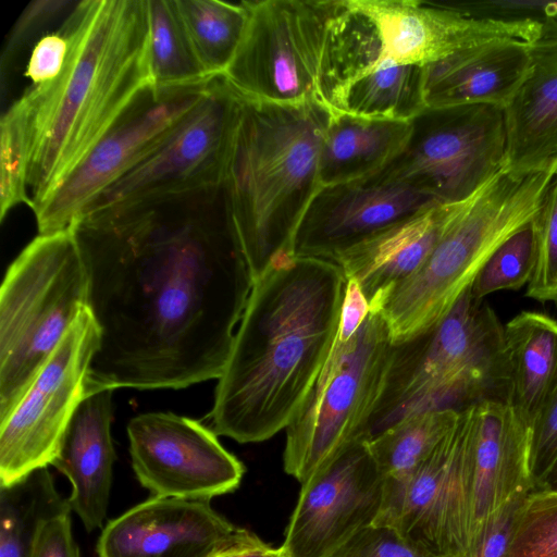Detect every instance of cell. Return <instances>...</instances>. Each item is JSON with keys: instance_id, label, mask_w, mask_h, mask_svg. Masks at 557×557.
Here are the masks:
<instances>
[{"instance_id": "484cf974", "label": "cell", "mask_w": 557, "mask_h": 557, "mask_svg": "<svg viewBox=\"0 0 557 557\" xmlns=\"http://www.w3.org/2000/svg\"><path fill=\"white\" fill-rule=\"evenodd\" d=\"M506 403L532 430L557 377V320L522 311L505 324Z\"/></svg>"}, {"instance_id": "603a6c76", "label": "cell", "mask_w": 557, "mask_h": 557, "mask_svg": "<svg viewBox=\"0 0 557 557\" xmlns=\"http://www.w3.org/2000/svg\"><path fill=\"white\" fill-rule=\"evenodd\" d=\"M456 203L431 205L341 251L331 261L347 280L357 282L370 307L424 263Z\"/></svg>"}, {"instance_id": "277c9868", "label": "cell", "mask_w": 557, "mask_h": 557, "mask_svg": "<svg viewBox=\"0 0 557 557\" xmlns=\"http://www.w3.org/2000/svg\"><path fill=\"white\" fill-rule=\"evenodd\" d=\"M330 116L321 102L288 106L243 96L221 189L253 280L276 256L292 253L321 188L319 156Z\"/></svg>"}, {"instance_id": "7a4b0ae2", "label": "cell", "mask_w": 557, "mask_h": 557, "mask_svg": "<svg viewBox=\"0 0 557 557\" xmlns=\"http://www.w3.org/2000/svg\"><path fill=\"white\" fill-rule=\"evenodd\" d=\"M347 278L330 260L276 256L253 280L208 418L259 443L286 429L333 347Z\"/></svg>"}, {"instance_id": "8992f818", "label": "cell", "mask_w": 557, "mask_h": 557, "mask_svg": "<svg viewBox=\"0 0 557 557\" xmlns=\"http://www.w3.org/2000/svg\"><path fill=\"white\" fill-rule=\"evenodd\" d=\"M507 383L505 325L469 288L435 326L393 343L363 442L409 416L506 401Z\"/></svg>"}, {"instance_id": "6da1fadb", "label": "cell", "mask_w": 557, "mask_h": 557, "mask_svg": "<svg viewBox=\"0 0 557 557\" xmlns=\"http://www.w3.org/2000/svg\"><path fill=\"white\" fill-rule=\"evenodd\" d=\"M72 230L100 333L86 394L219 379L253 283L221 186L88 212Z\"/></svg>"}, {"instance_id": "60d3db41", "label": "cell", "mask_w": 557, "mask_h": 557, "mask_svg": "<svg viewBox=\"0 0 557 557\" xmlns=\"http://www.w3.org/2000/svg\"><path fill=\"white\" fill-rule=\"evenodd\" d=\"M67 53L69 40L61 29L41 37L32 51L25 72L32 86L55 79L65 64Z\"/></svg>"}, {"instance_id": "74e56055", "label": "cell", "mask_w": 557, "mask_h": 557, "mask_svg": "<svg viewBox=\"0 0 557 557\" xmlns=\"http://www.w3.org/2000/svg\"><path fill=\"white\" fill-rule=\"evenodd\" d=\"M557 461V377L532 429L530 465L534 491L542 490Z\"/></svg>"}, {"instance_id": "8fae6325", "label": "cell", "mask_w": 557, "mask_h": 557, "mask_svg": "<svg viewBox=\"0 0 557 557\" xmlns=\"http://www.w3.org/2000/svg\"><path fill=\"white\" fill-rule=\"evenodd\" d=\"M474 406L410 473L385 478L373 523L395 529L438 557H462L469 546L473 493Z\"/></svg>"}, {"instance_id": "9a60e30c", "label": "cell", "mask_w": 557, "mask_h": 557, "mask_svg": "<svg viewBox=\"0 0 557 557\" xmlns=\"http://www.w3.org/2000/svg\"><path fill=\"white\" fill-rule=\"evenodd\" d=\"M127 435L133 470L156 497L210 502L240 484L244 465L194 419L143 413L129 421Z\"/></svg>"}, {"instance_id": "ac0fdd59", "label": "cell", "mask_w": 557, "mask_h": 557, "mask_svg": "<svg viewBox=\"0 0 557 557\" xmlns=\"http://www.w3.org/2000/svg\"><path fill=\"white\" fill-rule=\"evenodd\" d=\"M434 203L426 195L377 175L321 186L299 223L292 253L331 261L341 251Z\"/></svg>"}, {"instance_id": "4fadbf2b", "label": "cell", "mask_w": 557, "mask_h": 557, "mask_svg": "<svg viewBox=\"0 0 557 557\" xmlns=\"http://www.w3.org/2000/svg\"><path fill=\"white\" fill-rule=\"evenodd\" d=\"M99 329L83 308L10 416L0 423V486L52 463L63 433L85 397Z\"/></svg>"}, {"instance_id": "5bb4252c", "label": "cell", "mask_w": 557, "mask_h": 557, "mask_svg": "<svg viewBox=\"0 0 557 557\" xmlns=\"http://www.w3.org/2000/svg\"><path fill=\"white\" fill-rule=\"evenodd\" d=\"M210 81L143 92L78 166L33 209L39 234L71 228L103 190L169 136L200 101Z\"/></svg>"}, {"instance_id": "5b68a950", "label": "cell", "mask_w": 557, "mask_h": 557, "mask_svg": "<svg viewBox=\"0 0 557 557\" xmlns=\"http://www.w3.org/2000/svg\"><path fill=\"white\" fill-rule=\"evenodd\" d=\"M555 176V164L525 172L505 165L456 203L424 263L370 306L382 314L393 343L422 334L447 315L492 253L531 223Z\"/></svg>"}, {"instance_id": "d4e9b609", "label": "cell", "mask_w": 557, "mask_h": 557, "mask_svg": "<svg viewBox=\"0 0 557 557\" xmlns=\"http://www.w3.org/2000/svg\"><path fill=\"white\" fill-rule=\"evenodd\" d=\"M410 122L332 111L319 156L321 186L359 181L383 171L404 149Z\"/></svg>"}, {"instance_id": "d590c367", "label": "cell", "mask_w": 557, "mask_h": 557, "mask_svg": "<svg viewBox=\"0 0 557 557\" xmlns=\"http://www.w3.org/2000/svg\"><path fill=\"white\" fill-rule=\"evenodd\" d=\"M326 557H438L409 542L395 529L377 523L363 527Z\"/></svg>"}, {"instance_id": "3957f363", "label": "cell", "mask_w": 557, "mask_h": 557, "mask_svg": "<svg viewBox=\"0 0 557 557\" xmlns=\"http://www.w3.org/2000/svg\"><path fill=\"white\" fill-rule=\"evenodd\" d=\"M60 29L69 40L60 75L25 91L33 108L32 210L154 88L147 0L78 1Z\"/></svg>"}, {"instance_id": "b9f144b4", "label": "cell", "mask_w": 557, "mask_h": 557, "mask_svg": "<svg viewBox=\"0 0 557 557\" xmlns=\"http://www.w3.org/2000/svg\"><path fill=\"white\" fill-rule=\"evenodd\" d=\"M71 511L41 523L27 557H81L72 533Z\"/></svg>"}, {"instance_id": "bcb514c9", "label": "cell", "mask_w": 557, "mask_h": 557, "mask_svg": "<svg viewBox=\"0 0 557 557\" xmlns=\"http://www.w3.org/2000/svg\"><path fill=\"white\" fill-rule=\"evenodd\" d=\"M269 557H290L283 546L275 548Z\"/></svg>"}, {"instance_id": "f546056e", "label": "cell", "mask_w": 557, "mask_h": 557, "mask_svg": "<svg viewBox=\"0 0 557 557\" xmlns=\"http://www.w3.org/2000/svg\"><path fill=\"white\" fill-rule=\"evenodd\" d=\"M149 62L154 89L207 83L202 67L178 14L175 0H147Z\"/></svg>"}, {"instance_id": "ee69618b", "label": "cell", "mask_w": 557, "mask_h": 557, "mask_svg": "<svg viewBox=\"0 0 557 557\" xmlns=\"http://www.w3.org/2000/svg\"><path fill=\"white\" fill-rule=\"evenodd\" d=\"M369 312V304L359 285L354 280H347L336 337L339 341H348Z\"/></svg>"}, {"instance_id": "52a82bcc", "label": "cell", "mask_w": 557, "mask_h": 557, "mask_svg": "<svg viewBox=\"0 0 557 557\" xmlns=\"http://www.w3.org/2000/svg\"><path fill=\"white\" fill-rule=\"evenodd\" d=\"M87 307V277L72 227L39 234L0 289V423L15 408Z\"/></svg>"}, {"instance_id": "d6a6232c", "label": "cell", "mask_w": 557, "mask_h": 557, "mask_svg": "<svg viewBox=\"0 0 557 557\" xmlns=\"http://www.w3.org/2000/svg\"><path fill=\"white\" fill-rule=\"evenodd\" d=\"M534 263V239L529 224L492 253L473 281L471 294L484 299L495 292L520 289L529 284Z\"/></svg>"}, {"instance_id": "e575fe53", "label": "cell", "mask_w": 557, "mask_h": 557, "mask_svg": "<svg viewBox=\"0 0 557 557\" xmlns=\"http://www.w3.org/2000/svg\"><path fill=\"white\" fill-rule=\"evenodd\" d=\"M530 226L535 263L525 296L557 305V176L548 185Z\"/></svg>"}, {"instance_id": "ab89813d", "label": "cell", "mask_w": 557, "mask_h": 557, "mask_svg": "<svg viewBox=\"0 0 557 557\" xmlns=\"http://www.w3.org/2000/svg\"><path fill=\"white\" fill-rule=\"evenodd\" d=\"M76 2L69 0L32 1L13 26L2 59L11 58L48 24Z\"/></svg>"}, {"instance_id": "f6af8a7d", "label": "cell", "mask_w": 557, "mask_h": 557, "mask_svg": "<svg viewBox=\"0 0 557 557\" xmlns=\"http://www.w3.org/2000/svg\"><path fill=\"white\" fill-rule=\"evenodd\" d=\"M542 490L557 491V461L555 462L553 469L550 470Z\"/></svg>"}, {"instance_id": "83f0119b", "label": "cell", "mask_w": 557, "mask_h": 557, "mask_svg": "<svg viewBox=\"0 0 557 557\" xmlns=\"http://www.w3.org/2000/svg\"><path fill=\"white\" fill-rule=\"evenodd\" d=\"M66 510L48 467L0 486V557H27L41 523Z\"/></svg>"}, {"instance_id": "ba28073f", "label": "cell", "mask_w": 557, "mask_h": 557, "mask_svg": "<svg viewBox=\"0 0 557 557\" xmlns=\"http://www.w3.org/2000/svg\"><path fill=\"white\" fill-rule=\"evenodd\" d=\"M393 341L370 310L348 341L335 337L313 386L286 430L284 470L301 485L362 441L385 376Z\"/></svg>"}, {"instance_id": "7bdbcfd3", "label": "cell", "mask_w": 557, "mask_h": 557, "mask_svg": "<svg viewBox=\"0 0 557 557\" xmlns=\"http://www.w3.org/2000/svg\"><path fill=\"white\" fill-rule=\"evenodd\" d=\"M274 549L255 533L236 528L205 557H269Z\"/></svg>"}, {"instance_id": "d6986e66", "label": "cell", "mask_w": 557, "mask_h": 557, "mask_svg": "<svg viewBox=\"0 0 557 557\" xmlns=\"http://www.w3.org/2000/svg\"><path fill=\"white\" fill-rule=\"evenodd\" d=\"M237 527L207 500L151 497L109 521L98 557H205Z\"/></svg>"}, {"instance_id": "7dc6e473", "label": "cell", "mask_w": 557, "mask_h": 557, "mask_svg": "<svg viewBox=\"0 0 557 557\" xmlns=\"http://www.w3.org/2000/svg\"><path fill=\"white\" fill-rule=\"evenodd\" d=\"M555 175L557 176V154H556V158H555Z\"/></svg>"}, {"instance_id": "8d00e7d4", "label": "cell", "mask_w": 557, "mask_h": 557, "mask_svg": "<svg viewBox=\"0 0 557 557\" xmlns=\"http://www.w3.org/2000/svg\"><path fill=\"white\" fill-rule=\"evenodd\" d=\"M527 495L510 498L483 521L462 557H508L515 523Z\"/></svg>"}, {"instance_id": "44dd1931", "label": "cell", "mask_w": 557, "mask_h": 557, "mask_svg": "<svg viewBox=\"0 0 557 557\" xmlns=\"http://www.w3.org/2000/svg\"><path fill=\"white\" fill-rule=\"evenodd\" d=\"M474 416L470 539L507 500L534 491L530 465L532 430L503 400L475 405Z\"/></svg>"}, {"instance_id": "cb8c5ba5", "label": "cell", "mask_w": 557, "mask_h": 557, "mask_svg": "<svg viewBox=\"0 0 557 557\" xmlns=\"http://www.w3.org/2000/svg\"><path fill=\"white\" fill-rule=\"evenodd\" d=\"M531 71L504 109L506 168L516 172L545 169L557 154V23L547 20L530 45Z\"/></svg>"}, {"instance_id": "7c38bea8", "label": "cell", "mask_w": 557, "mask_h": 557, "mask_svg": "<svg viewBox=\"0 0 557 557\" xmlns=\"http://www.w3.org/2000/svg\"><path fill=\"white\" fill-rule=\"evenodd\" d=\"M242 103L243 96L223 75L213 77L169 136L103 190L84 214L220 187Z\"/></svg>"}, {"instance_id": "9c48e42d", "label": "cell", "mask_w": 557, "mask_h": 557, "mask_svg": "<svg viewBox=\"0 0 557 557\" xmlns=\"http://www.w3.org/2000/svg\"><path fill=\"white\" fill-rule=\"evenodd\" d=\"M246 5V28L223 74L228 84L257 101L323 103V60L339 0H262Z\"/></svg>"}, {"instance_id": "30bf717a", "label": "cell", "mask_w": 557, "mask_h": 557, "mask_svg": "<svg viewBox=\"0 0 557 557\" xmlns=\"http://www.w3.org/2000/svg\"><path fill=\"white\" fill-rule=\"evenodd\" d=\"M401 152L380 177L436 203L462 201L506 165L504 110L488 104L425 108L410 121Z\"/></svg>"}, {"instance_id": "4dcf8cb0", "label": "cell", "mask_w": 557, "mask_h": 557, "mask_svg": "<svg viewBox=\"0 0 557 557\" xmlns=\"http://www.w3.org/2000/svg\"><path fill=\"white\" fill-rule=\"evenodd\" d=\"M460 412L442 410L409 416L364 443L384 478L403 476L431 455L455 426Z\"/></svg>"}, {"instance_id": "f1b7e54d", "label": "cell", "mask_w": 557, "mask_h": 557, "mask_svg": "<svg viewBox=\"0 0 557 557\" xmlns=\"http://www.w3.org/2000/svg\"><path fill=\"white\" fill-rule=\"evenodd\" d=\"M175 3L202 67L210 77L223 75L246 28V1L175 0Z\"/></svg>"}, {"instance_id": "e0dca14e", "label": "cell", "mask_w": 557, "mask_h": 557, "mask_svg": "<svg viewBox=\"0 0 557 557\" xmlns=\"http://www.w3.org/2000/svg\"><path fill=\"white\" fill-rule=\"evenodd\" d=\"M384 482L367 444H352L301 485L283 548L290 557H326L374 522Z\"/></svg>"}, {"instance_id": "1f68e13d", "label": "cell", "mask_w": 557, "mask_h": 557, "mask_svg": "<svg viewBox=\"0 0 557 557\" xmlns=\"http://www.w3.org/2000/svg\"><path fill=\"white\" fill-rule=\"evenodd\" d=\"M33 150V108L24 92L0 120V220L16 206H32L28 172Z\"/></svg>"}, {"instance_id": "7402d4cb", "label": "cell", "mask_w": 557, "mask_h": 557, "mask_svg": "<svg viewBox=\"0 0 557 557\" xmlns=\"http://www.w3.org/2000/svg\"><path fill=\"white\" fill-rule=\"evenodd\" d=\"M531 71L530 45L494 40L424 66L428 108L488 104L505 109Z\"/></svg>"}, {"instance_id": "ffe728a7", "label": "cell", "mask_w": 557, "mask_h": 557, "mask_svg": "<svg viewBox=\"0 0 557 557\" xmlns=\"http://www.w3.org/2000/svg\"><path fill=\"white\" fill-rule=\"evenodd\" d=\"M113 391L102 388L85 395L51 463L70 481L69 505L88 532L102 527L109 505L115 460L111 437Z\"/></svg>"}, {"instance_id": "2e32d148", "label": "cell", "mask_w": 557, "mask_h": 557, "mask_svg": "<svg viewBox=\"0 0 557 557\" xmlns=\"http://www.w3.org/2000/svg\"><path fill=\"white\" fill-rule=\"evenodd\" d=\"M377 32L383 62L426 66L458 51L494 40L528 45L543 33L542 22L502 21L460 11L449 2L348 0Z\"/></svg>"}, {"instance_id": "4316f807", "label": "cell", "mask_w": 557, "mask_h": 557, "mask_svg": "<svg viewBox=\"0 0 557 557\" xmlns=\"http://www.w3.org/2000/svg\"><path fill=\"white\" fill-rule=\"evenodd\" d=\"M327 107L369 119L410 122L426 108L424 67L382 63L334 91Z\"/></svg>"}, {"instance_id": "836d02e7", "label": "cell", "mask_w": 557, "mask_h": 557, "mask_svg": "<svg viewBox=\"0 0 557 557\" xmlns=\"http://www.w3.org/2000/svg\"><path fill=\"white\" fill-rule=\"evenodd\" d=\"M508 557H557V491L539 490L525 496Z\"/></svg>"}, {"instance_id": "c3c4849f", "label": "cell", "mask_w": 557, "mask_h": 557, "mask_svg": "<svg viewBox=\"0 0 557 557\" xmlns=\"http://www.w3.org/2000/svg\"><path fill=\"white\" fill-rule=\"evenodd\" d=\"M548 20H550V21H553V22H556V23H557V14H556L554 17L548 18ZM546 21H547V20H546Z\"/></svg>"}, {"instance_id": "f35d334b", "label": "cell", "mask_w": 557, "mask_h": 557, "mask_svg": "<svg viewBox=\"0 0 557 557\" xmlns=\"http://www.w3.org/2000/svg\"><path fill=\"white\" fill-rule=\"evenodd\" d=\"M449 4L474 16L502 21L534 20L544 23L557 14V1L484 0Z\"/></svg>"}]
</instances>
